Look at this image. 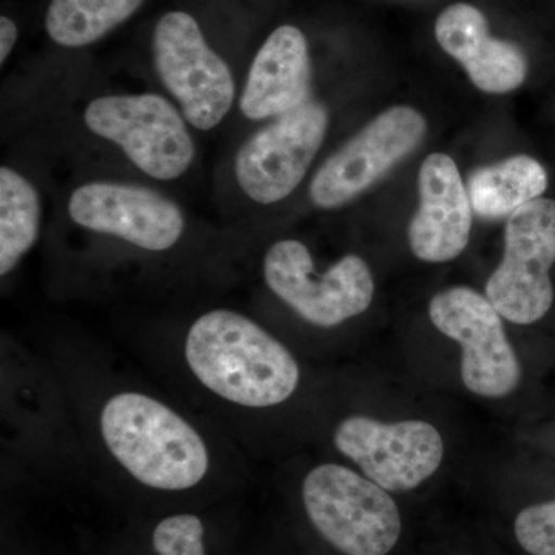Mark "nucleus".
Masks as SVG:
<instances>
[{"label": "nucleus", "mask_w": 555, "mask_h": 555, "mask_svg": "<svg viewBox=\"0 0 555 555\" xmlns=\"http://www.w3.org/2000/svg\"><path fill=\"white\" fill-rule=\"evenodd\" d=\"M185 360L210 392L238 406H276L294 396L299 383L291 350L233 310H211L193 323Z\"/></svg>", "instance_id": "obj_1"}, {"label": "nucleus", "mask_w": 555, "mask_h": 555, "mask_svg": "<svg viewBox=\"0 0 555 555\" xmlns=\"http://www.w3.org/2000/svg\"><path fill=\"white\" fill-rule=\"evenodd\" d=\"M109 454L139 483L159 491H185L207 476L206 441L188 420L155 398L120 392L101 412Z\"/></svg>", "instance_id": "obj_2"}, {"label": "nucleus", "mask_w": 555, "mask_h": 555, "mask_svg": "<svg viewBox=\"0 0 555 555\" xmlns=\"http://www.w3.org/2000/svg\"><path fill=\"white\" fill-rule=\"evenodd\" d=\"M302 500L318 532L343 554L386 555L400 539V511L392 496L349 467L328 463L310 470Z\"/></svg>", "instance_id": "obj_3"}, {"label": "nucleus", "mask_w": 555, "mask_h": 555, "mask_svg": "<svg viewBox=\"0 0 555 555\" xmlns=\"http://www.w3.org/2000/svg\"><path fill=\"white\" fill-rule=\"evenodd\" d=\"M83 120L98 137L115 142L149 177L171 181L195 158L184 119L159 94H113L91 101Z\"/></svg>", "instance_id": "obj_4"}, {"label": "nucleus", "mask_w": 555, "mask_h": 555, "mask_svg": "<svg viewBox=\"0 0 555 555\" xmlns=\"http://www.w3.org/2000/svg\"><path fill=\"white\" fill-rule=\"evenodd\" d=\"M153 57L164 87L195 129H215L228 116L236 91L232 69L208 47L195 17L164 14L153 33Z\"/></svg>", "instance_id": "obj_5"}, {"label": "nucleus", "mask_w": 555, "mask_h": 555, "mask_svg": "<svg viewBox=\"0 0 555 555\" xmlns=\"http://www.w3.org/2000/svg\"><path fill=\"white\" fill-rule=\"evenodd\" d=\"M270 291L302 320L318 327H334L361 315L375 294L374 276L357 255L339 259L318 275L308 247L297 240L273 244L264 258Z\"/></svg>", "instance_id": "obj_6"}, {"label": "nucleus", "mask_w": 555, "mask_h": 555, "mask_svg": "<svg viewBox=\"0 0 555 555\" xmlns=\"http://www.w3.org/2000/svg\"><path fill=\"white\" fill-rule=\"evenodd\" d=\"M555 201L539 198L507 218L505 255L486 284V297L500 315L532 324L550 312L554 288Z\"/></svg>", "instance_id": "obj_7"}, {"label": "nucleus", "mask_w": 555, "mask_h": 555, "mask_svg": "<svg viewBox=\"0 0 555 555\" xmlns=\"http://www.w3.org/2000/svg\"><path fill=\"white\" fill-rule=\"evenodd\" d=\"M429 317L441 334L462 346V379L470 392L503 398L517 389L520 363L488 297L470 287L447 288L430 301Z\"/></svg>", "instance_id": "obj_8"}, {"label": "nucleus", "mask_w": 555, "mask_h": 555, "mask_svg": "<svg viewBox=\"0 0 555 555\" xmlns=\"http://www.w3.org/2000/svg\"><path fill=\"white\" fill-rule=\"evenodd\" d=\"M426 130L418 109L387 108L320 167L310 184V199L321 208L345 206L411 155Z\"/></svg>", "instance_id": "obj_9"}, {"label": "nucleus", "mask_w": 555, "mask_h": 555, "mask_svg": "<svg viewBox=\"0 0 555 555\" xmlns=\"http://www.w3.org/2000/svg\"><path fill=\"white\" fill-rule=\"evenodd\" d=\"M327 129V109L315 101L278 116L240 149V188L259 204L286 199L308 173Z\"/></svg>", "instance_id": "obj_10"}, {"label": "nucleus", "mask_w": 555, "mask_h": 555, "mask_svg": "<svg viewBox=\"0 0 555 555\" xmlns=\"http://www.w3.org/2000/svg\"><path fill=\"white\" fill-rule=\"evenodd\" d=\"M335 447L387 492L415 489L443 462L440 433L426 422L382 423L353 415L339 423Z\"/></svg>", "instance_id": "obj_11"}, {"label": "nucleus", "mask_w": 555, "mask_h": 555, "mask_svg": "<svg viewBox=\"0 0 555 555\" xmlns=\"http://www.w3.org/2000/svg\"><path fill=\"white\" fill-rule=\"evenodd\" d=\"M69 218L80 225L116 236L150 251L169 250L184 232L177 203L147 188L89 182L73 192Z\"/></svg>", "instance_id": "obj_12"}, {"label": "nucleus", "mask_w": 555, "mask_h": 555, "mask_svg": "<svg viewBox=\"0 0 555 555\" xmlns=\"http://www.w3.org/2000/svg\"><path fill=\"white\" fill-rule=\"evenodd\" d=\"M420 207L409 224V246L425 262L452 261L465 250L473 206L451 156L433 153L418 173Z\"/></svg>", "instance_id": "obj_13"}, {"label": "nucleus", "mask_w": 555, "mask_h": 555, "mask_svg": "<svg viewBox=\"0 0 555 555\" xmlns=\"http://www.w3.org/2000/svg\"><path fill=\"white\" fill-rule=\"evenodd\" d=\"M436 38L441 49L465 67L478 90L505 94L525 82L528 61L524 51L516 43L492 38L477 7H448L436 22Z\"/></svg>", "instance_id": "obj_14"}, {"label": "nucleus", "mask_w": 555, "mask_h": 555, "mask_svg": "<svg viewBox=\"0 0 555 555\" xmlns=\"http://www.w3.org/2000/svg\"><path fill=\"white\" fill-rule=\"evenodd\" d=\"M312 65L301 30L276 28L262 43L241 96L240 108L250 120L278 118L309 102Z\"/></svg>", "instance_id": "obj_15"}, {"label": "nucleus", "mask_w": 555, "mask_h": 555, "mask_svg": "<svg viewBox=\"0 0 555 555\" xmlns=\"http://www.w3.org/2000/svg\"><path fill=\"white\" fill-rule=\"evenodd\" d=\"M547 189L545 167L531 156L517 155L473 171L467 181L470 206L478 217H511L539 199Z\"/></svg>", "instance_id": "obj_16"}, {"label": "nucleus", "mask_w": 555, "mask_h": 555, "mask_svg": "<svg viewBox=\"0 0 555 555\" xmlns=\"http://www.w3.org/2000/svg\"><path fill=\"white\" fill-rule=\"evenodd\" d=\"M40 199L35 185L10 167L0 169V275L20 264L39 236Z\"/></svg>", "instance_id": "obj_17"}, {"label": "nucleus", "mask_w": 555, "mask_h": 555, "mask_svg": "<svg viewBox=\"0 0 555 555\" xmlns=\"http://www.w3.org/2000/svg\"><path fill=\"white\" fill-rule=\"evenodd\" d=\"M142 3L144 0H51L47 31L60 46L79 49L124 24Z\"/></svg>", "instance_id": "obj_18"}, {"label": "nucleus", "mask_w": 555, "mask_h": 555, "mask_svg": "<svg viewBox=\"0 0 555 555\" xmlns=\"http://www.w3.org/2000/svg\"><path fill=\"white\" fill-rule=\"evenodd\" d=\"M153 547L158 555H206L203 521L192 514L164 518L153 531Z\"/></svg>", "instance_id": "obj_19"}, {"label": "nucleus", "mask_w": 555, "mask_h": 555, "mask_svg": "<svg viewBox=\"0 0 555 555\" xmlns=\"http://www.w3.org/2000/svg\"><path fill=\"white\" fill-rule=\"evenodd\" d=\"M514 531L520 546L532 555H555V500L525 507Z\"/></svg>", "instance_id": "obj_20"}, {"label": "nucleus", "mask_w": 555, "mask_h": 555, "mask_svg": "<svg viewBox=\"0 0 555 555\" xmlns=\"http://www.w3.org/2000/svg\"><path fill=\"white\" fill-rule=\"evenodd\" d=\"M17 27L10 17H0V64H5L17 40Z\"/></svg>", "instance_id": "obj_21"}]
</instances>
